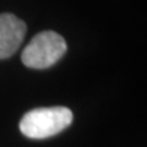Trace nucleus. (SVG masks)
I'll return each instance as SVG.
<instances>
[{
  "mask_svg": "<svg viewBox=\"0 0 147 147\" xmlns=\"http://www.w3.org/2000/svg\"><path fill=\"white\" fill-rule=\"evenodd\" d=\"M72 118V112L66 107L37 108L22 117L20 131L30 139H47L66 129Z\"/></svg>",
  "mask_w": 147,
  "mask_h": 147,
  "instance_id": "1",
  "label": "nucleus"
},
{
  "mask_svg": "<svg viewBox=\"0 0 147 147\" xmlns=\"http://www.w3.org/2000/svg\"><path fill=\"white\" fill-rule=\"evenodd\" d=\"M26 24L12 13L0 15V59L13 55L24 42Z\"/></svg>",
  "mask_w": 147,
  "mask_h": 147,
  "instance_id": "3",
  "label": "nucleus"
},
{
  "mask_svg": "<svg viewBox=\"0 0 147 147\" xmlns=\"http://www.w3.org/2000/svg\"><path fill=\"white\" fill-rule=\"evenodd\" d=\"M67 45L63 37L54 31H43L36 34L22 50L21 60L31 69H47L60 60Z\"/></svg>",
  "mask_w": 147,
  "mask_h": 147,
  "instance_id": "2",
  "label": "nucleus"
}]
</instances>
